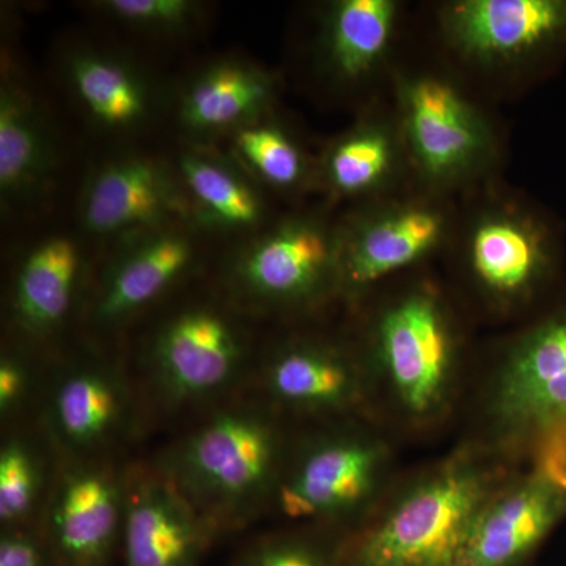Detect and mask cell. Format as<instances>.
<instances>
[{
	"mask_svg": "<svg viewBox=\"0 0 566 566\" xmlns=\"http://www.w3.org/2000/svg\"><path fill=\"white\" fill-rule=\"evenodd\" d=\"M123 516L120 494L106 474L82 469L63 480L52 506L51 532L69 566H104Z\"/></svg>",
	"mask_w": 566,
	"mask_h": 566,
	"instance_id": "obj_18",
	"label": "cell"
},
{
	"mask_svg": "<svg viewBox=\"0 0 566 566\" xmlns=\"http://www.w3.org/2000/svg\"><path fill=\"white\" fill-rule=\"evenodd\" d=\"M80 214L88 233L122 241L191 221L177 170L139 155L99 164L85 180Z\"/></svg>",
	"mask_w": 566,
	"mask_h": 566,
	"instance_id": "obj_6",
	"label": "cell"
},
{
	"mask_svg": "<svg viewBox=\"0 0 566 566\" xmlns=\"http://www.w3.org/2000/svg\"><path fill=\"white\" fill-rule=\"evenodd\" d=\"M117 382L104 371L84 368L61 382L54 398V417L63 438L74 446L103 441L120 420Z\"/></svg>",
	"mask_w": 566,
	"mask_h": 566,
	"instance_id": "obj_24",
	"label": "cell"
},
{
	"mask_svg": "<svg viewBox=\"0 0 566 566\" xmlns=\"http://www.w3.org/2000/svg\"><path fill=\"white\" fill-rule=\"evenodd\" d=\"M0 566H46L39 542L24 532H10L0 542Z\"/></svg>",
	"mask_w": 566,
	"mask_h": 566,
	"instance_id": "obj_30",
	"label": "cell"
},
{
	"mask_svg": "<svg viewBox=\"0 0 566 566\" xmlns=\"http://www.w3.org/2000/svg\"><path fill=\"white\" fill-rule=\"evenodd\" d=\"M24 386L25 374L20 360L11 359V357L3 359L0 365V408L3 412L17 405Z\"/></svg>",
	"mask_w": 566,
	"mask_h": 566,
	"instance_id": "obj_32",
	"label": "cell"
},
{
	"mask_svg": "<svg viewBox=\"0 0 566 566\" xmlns=\"http://www.w3.org/2000/svg\"><path fill=\"white\" fill-rule=\"evenodd\" d=\"M57 148L31 93L7 77L0 87V197L3 208L39 203L52 185Z\"/></svg>",
	"mask_w": 566,
	"mask_h": 566,
	"instance_id": "obj_16",
	"label": "cell"
},
{
	"mask_svg": "<svg viewBox=\"0 0 566 566\" xmlns=\"http://www.w3.org/2000/svg\"><path fill=\"white\" fill-rule=\"evenodd\" d=\"M126 566H196L207 546L199 516L180 486L139 483L123 502Z\"/></svg>",
	"mask_w": 566,
	"mask_h": 566,
	"instance_id": "obj_13",
	"label": "cell"
},
{
	"mask_svg": "<svg viewBox=\"0 0 566 566\" xmlns=\"http://www.w3.org/2000/svg\"><path fill=\"white\" fill-rule=\"evenodd\" d=\"M186 222L122 241L104 277L95 316L102 323L129 318L161 297L196 263L197 243Z\"/></svg>",
	"mask_w": 566,
	"mask_h": 566,
	"instance_id": "obj_10",
	"label": "cell"
},
{
	"mask_svg": "<svg viewBox=\"0 0 566 566\" xmlns=\"http://www.w3.org/2000/svg\"><path fill=\"white\" fill-rule=\"evenodd\" d=\"M234 292L264 307H297L338 285V234L294 218L253 238L229 271Z\"/></svg>",
	"mask_w": 566,
	"mask_h": 566,
	"instance_id": "obj_4",
	"label": "cell"
},
{
	"mask_svg": "<svg viewBox=\"0 0 566 566\" xmlns=\"http://www.w3.org/2000/svg\"><path fill=\"white\" fill-rule=\"evenodd\" d=\"M385 464L368 439L337 438L308 450L279 488V505L292 520H327L356 512L374 495Z\"/></svg>",
	"mask_w": 566,
	"mask_h": 566,
	"instance_id": "obj_8",
	"label": "cell"
},
{
	"mask_svg": "<svg viewBox=\"0 0 566 566\" xmlns=\"http://www.w3.org/2000/svg\"><path fill=\"white\" fill-rule=\"evenodd\" d=\"M155 364L178 397H199L233 378L244 356V337L229 315L193 305L174 315L156 337Z\"/></svg>",
	"mask_w": 566,
	"mask_h": 566,
	"instance_id": "obj_9",
	"label": "cell"
},
{
	"mask_svg": "<svg viewBox=\"0 0 566 566\" xmlns=\"http://www.w3.org/2000/svg\"><path fill=\"white\" fill-rule=\"evenodd\" d=\"M274 95L275 82L268 71L241 59H223L186 82L178 102V123L193 139L230 136L266 117Z\"/></svg>",
	"mask_w": 566,
	"mask_h": 566,
	"instance_id": "obj_15",
	"label": "cell"
},
{
	"mask_svg": "<svg viewBox=\"0 0 566 566\" xmlns=\"http://www.w3.org/2000/svg\"><path fill=\"white\" fill-rule=\"evenodd\" d=\"M536 468L566 491V430L549 436L536 447Z\"/></svg>",
	"mask_w": 566,
	"mask_h": 566,
	"instance_id": "obj_31",
	"label": "cell"
},
{
	"mask_svg": "<svg viewBox=\"0 0 566 566\" xmlns=\"http://www.w3.org/2000/svg\"><path fill=\"white\" fill-rule=\"evenodd\" d=\"M241 566H326L312 547L296 542H277L260 547Z\"/></svg>",
	"mask_w": 566,
	"mask_h": 566,
	"instance_id": "obj_29",
	"label": "cell"
},
{
	"mask_svg": "<svg viewBox=\"0 0 566 566\" xmlns=\"http://www.w3.org/2000/svg\"><path fill=\"white\" fill-rule=\"evenodd\" d=\"M497 488L488 469L450 461L398 499L353 554V566H458L479 513Z\"/></svg>",
	"mask_w": 566,
	"mask_h": 566,
	"instance_id": "obj_1",
	"label": "cell"
},
{
	"mask_svg": "<svg viewBox=\"0 0 566 566\" xmlns=\"http://www.w3.org/2000/svg\"><path fill=\"white\" fill-rule=\"evenodd\" d=\"M271 394L282 403L304 409H337L359 395V374L344 353L331 346H286L268 370Z\"/></svg>",
	"mask_w": 566,
	"mask_h": 566,
	"instance_id": "obj_22",
	"label": "cell"
},
{
	"mask_svg": "<svg viewBox=\"0 0 566 566\" xmlns=\"http://www.w3.org/2000/svg\"><path fill=\"white\" fill-rule=\"evenodd\" d=\"M444 233L433 208L406 207L338 234V285L360 293L427 255Z\"/></svg>",
	"mask_w": 566,
	"mask_h": 566,
	"instance_id": "obj_12",
	"label": "cell"
},
{
	"mask_svg": "<svg viewBox=\"0 0 566 566\" xmlns=\"http://www.w3.org/2000/svg\"><path fill=\"white\" fill-rule=\"evenodd\" d=\"M84 256L69 234H51L22 256L13 285V314L22 329L43 335L70 314Z\"/></svg>",
	"mask_w": 566,
	"mask_h": 566,
	"instance_id": "obj_21",
	"label": "cell"
},
{
	"mask_svg": "<svg viewBox=\"0 0 566 566\" xmlns=\"http://www.w3.org/2000/svg\"><path fill=\"white\" fill-rule=\"evenodd\" d=\"M40 475L29 449L11 442L0 455V520L3 524L22 520L39 494Z\"/></svg>",
	"mask_w": 566,
	"mask_h": 566,
	"instance_id": "obj_28",
	"label": "cell"
},
{
	"mask_svg": "<svg viewBox=\"0 0 566 566\" xmlns=\"http://www.w3.org/2000/svg\"><path fill=\"white\" fill-rule=\"evenodd\" d=\"M66 80L88 120L104 132L132 133L156 109L151 81L122 55L91 48L71 52Z\"/></svg>",
	"mask_w": 566,
	"mask_h": 566,
	"instance_id": "obj_17",
	"label": "cell"
},
{
	"mask_svg": "<svg viewBox=\"0 0 566 566\" xmlns=\"http://www.w3.org/2000/svg\"><path fill=\"white\" fill-rule=\"evenodd\" d=\"M394 147L385 129L363 126L335 142L324 159L327 185L342 196H359L385 181Z\"/></svg>",
	"mask_w": 566,
	"mask_h": 566,
	"instance_id": "obj_26",
	"label": "cell"
},
{
	"mask_svg": "<svg viewBox=\"0 0 566 566\" xmlns=\"http://www.w3.org/2000/svg\"><path fill=\"white\" fill-rule=\"evenodd\" d=\"M177 174L196 226L221 233H249L262 226L263 196L233 158L203 147L189 148L178 158Z\"/></svg>",
	"mask_w": 566,
	"mask_h": 566,
	"instance_id": "obj_19",
	"label": "cell"
},
{
	"mask_svg": "<svg viewBox=\"0 0 566 566\" xmlns=\"http://www.w3.org/2000/svg\"><path fill=\"white\" fill-rule=\"evenodd\" d=\"M488 412L515 444L538 447L566 430V305L516 342L495 374Z\"/></svg>",
	"mask_w": 566,
	"mask_h": 566,
	"instance_id": "obj_3",
	"label": "cell"
},
{
	"mask_svg": "<svg viewBox=\"0 0 566 566\" xmlns=\"http://www.w3.org/2000/svg\"><path fill=\"white\" fill-rule=\"evenodd\" d=\"M447 25L468 54L516 57L565 35L566 0H465L450 9Z\"/></svg>",
	"mask_w": 566,
	"mask_h": 566,
	"instance_id": "obj_14",
	"label": "cell"
},
{
	"mask_svg": "<svg viewBox=\"0 0 566 566\" xmlns=\"http://www.w3.org/2000/svg\"><path fill=\"white\" fill-rule=\"evenodd\" d=\"M565 517L566 491L536 468L488 499L458 566L520 565Z\"/></svg>",
	"mask_w": 566,
	"mask_h": 566,
	"instance_id": "obj_7",
	"label": "cell"
},
{
	"mask_svg": "<svg viewBox=\"0 0 566 566\" xmlns=\"http://www.w3.org/2000/svg\"><path fill=\"white\" fill-rule=\"evenodd\" d=\"M234 161L256 182L274 189H294L307 174L305 156L279 123L263 117L230 134Z\"/></svg>",
	"mask_w": 566,
	"mask_h": 566,
	"instance_id": "obj_25",
	"label": "cell"
},
{
	"mask_svg": "<svg viewBox=\"0 0 566 566\" xmlns=\"http://www.w3.org/2000/svg\"><path fill=\"white\" fill-rule=\"evenodd\" d=\"M93 9L133 31L174 36L202 21L203 7L192 0H103Z\"/></svg>",
	"mask_w": 566,
	"mask_h": 566,
	"instance_id": "obj_27",
	"label": "cell"
},
{
	"mask_svg": "<svg viewBox=\"0 0 566 566\" xmlns=\"http://www.w3.org/2000/svg\"><path fill=\"white\" fill-rule=\"evenodd\" d=\"M405 117L412 151L431 177L463 172L485 148L482 123L449 82L412 81L405 91Z\"/></svg>",
	"mask_w": 566,
	"mask_h": 566,
	"instance_id": "obj_11",
	"label": "cell"
},
{
	"mask_svg": "<svg viewBox=\"0 0 566 566\" xmlns=\"http://www.w3.org/2000/svg\"><path fill=\"white\" fill-rule=\"evenodd\" d=\"M545 237L532 222L490 214L476 222L469 240L475 281L493 296L517 300L534 292L549 271Z\"/></svg>",
	"mask_w": 566,
	"mask_h": 566,
	"instance_id": "obj_20",
	"label": "cell"
},
{
	"mask_svg": "<svg viewBox=\"0 0 566 566\" xmlns=\"http://www.w3.org/2000/svg\"><path fill=\"white\" fill-rule=\"evenodd\" d=\"M376 363L401 409L424 419L446 403L455 375L457 346L434 294L412 292L379 316Z\"/></svg>",
	"mask_w": 566,
	"mask_h": 566,
	"instance_id": "obj_2",
	"label": "cell"
},
{
	"mask_svg": "<svg viewBox=\"0 0 566 566\" xmlns=\"http://www.w3.org/2000/svg\"><path fill=\"white\" fill-rule=\"evenodd\" d=\"M277 450V434L262 417L227 412L205 424L182 449V486L208 505H244L270 485Z\"/></svg>",
	"mask_w": 566,
	"mask_h": 566,
	"instance_id": "obj_5",
	"label": "cell"
},
{
	"mask_svg": "<svg viewBox=\"0 0 566 566\" xmlns=\"http://www.w3.org/2000/svg\"><path fill=\"white\" fill-rule=\"evenodd\" d=\"M395 3L390 0H342L327 13L323 57L342 81H357L374 70L392 35Z\"/></svg>",
	"mask_w": 566,
	"mask_h": 566,
	"instance_id": "obj_23",
	"label": "cell"
}]
</instances>
